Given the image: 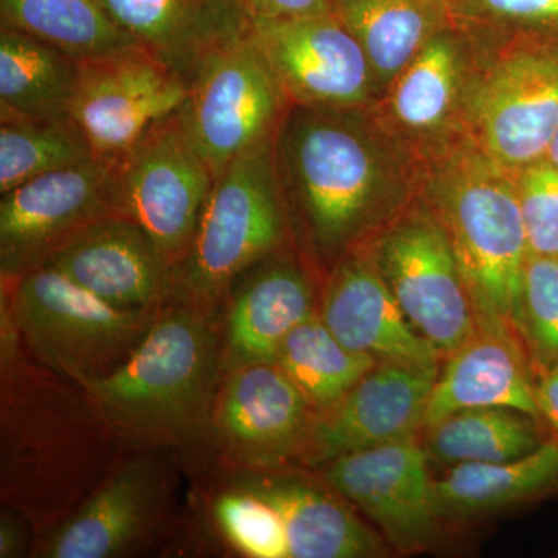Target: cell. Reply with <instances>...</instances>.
Here are the masks:
<instances>
[{
  "label": "cell",
  "instance_id": "7",
  "mask_svg": "<svg viewBox=\"0 0 558 558\" xmlns=\"http://www.w3.org/2000/svg\"><path fill=\"white\" fill-rule=\"evenodd\" d=\"M290 108L250 32L205 65L178 113L218 179L231 161L271 145Z\"/></svg>",
  "mask_w": 558,
  "mask_h": 558
},
{
  "label": "cell",
  "instance_id": "23",
  "mask_svg": "<svg viewBox=\"0 0 558 558\" xmlns=\"http://www.w3.org/2000/svg\"><path fill=\"white\" fill-rule=\"evenodd\" d=\"M236 487L266 499L277 509L288 535L289 558H369L387 546L366 526L339 492L317 486L303 476L241 473Z\"/></svg>",
  "mask_w": 558,
  "mask_h": 558
},
{
  "label": "cell",
  "instance_id": "38",
  "mask_svg": "<svg viewBox=\"0 0 558 558\" xmlns=\"http://www.w3.org/2000/svg\"><path fill=\"white\" fill-rule=\"evenodd\" d=\"M31 521L9 508L2 509L0 515V557L13 558L24 556L28 545ZM33 527V526H32Z\"/></svg>",
  "mask_w": 558,
  "mask_h": 558
},
{
  "label": "cell",
  "instance_id": "19",
  "mask_svg": "<svg viewBox=\"0 0 558 558\" xmlns=\"http://www.w3.org/2000/svg\"><path fill=\"white\" fill-rule=\"evenodd\" d=\"M319 318L341 344L357 354L440 369L442 355L410 325L371 256H344L333 267Z\"/></svg>",
  "mask_w": 558,
  "mask_h": 558
},
{
  "label": "cell",
  "instance_id": "18",
  "mask_svg": "<svg viewBox=\"0 0 558 558\" xmlns=\"http://www.w3.org/2000/svg\"><path fill=\"white\" fill-rule=\"evenodd\" d=\"M43 266L120 310H157L168 301L170 266L153 238L124 216L90 223Z\"/></svg>",
  "mask_w": 558,
  "mask_h": 558
},
{
  "label": "cell",
  "instance_id": "11",
  "mask_svg": "<svg viewBox=\"0 0 558 558\" xmlns=\"http://www.w3.org/2000/svg\"><path fill=\"white\" fill-rule=\"evenodd\" d=\"M170 494L167 465L156 454L120 457L68 519L39 532L33 553L44 558L131 556L167 520Z\"/></svg>",
  "mask_w": 558,
  "mask_h": 558
},
{
  "label": "cell",
  "instance_id": "30",
  "mask_svg": "<svg viewBox=\"0 0 558 558\" xmlns=\"http://www.w3.org/2000/svg\"><path fill=\"white\" fill-rule=\"evenodd\" d=\"M94 160L72 119L0 123V196L28 180Z\"/></svg>",
  "mask_w": 558,
  "mask_h": 558
},
{
  "label": "cell",
  "instance_id": "21",
  "mask_svg": "<svg viewBox=\"0 0 558 558\" xmlns=\"http://www.w3.org/2000/svg\"><path fill=\"white\" fill-rule=\"evenodd\" d=\"M226 333L220 347L222 371L277 362L293 329L314 314L306 274L288 259L260 260L231 289Z\"/></svg>",
  "mask_w": 558,
  "mask_h": 558
},
{
  "label": "cell",
  "instance_id": "10",
  "mask_svg": "<svg viewBox=\"0 0 558 558\" xmlns=\"http://www.w3.org/2000/svg\"><path fill=\"white\" fill-rule=\"evenodd\" d=\"M190 83L142 47L81 61L70 119L95 160L116 163L160 120L178 112Z\"/></svg>",
  "mask_w": 558,
  "mask_h": 558
},
{
  "label": "cell",
  "instance_id": "14",
  "mask_svg": "<svg viewBox=\"0 0 558 558\" xmlns=\"http://www.w3.org/2000/svg\"><path fill=\"white\" fill-rule=\"evenodd\" d=\"M323 476L402 553L432 548L440 519L428 453L416 438L354 451L323 465Z\"/></svg>",
  "mask_w": 558,
  "mask_h": 558
},
{
  "label": "cell",
  "instance_id": "12",
  "mask_svg": "<svg viewBox=\"0 0 558 558\" xmlns=\"http://www.w3.org/2000/svg\"><path fill=\"white\" fill-rule=\"evenodd\" d=\"M117 208L112 165L80 167L28 180L0 201V275L43 266L65 242Z\"/></svg>",
  "mask_w": 558,
  "mask_h": 558
},
{
  "label": "cell",
  "instance_id": "1",
  "mask_svg": "<svg viewBox=\"0 0 558 558\" xmlns=\"http://www.w3.org/2000/svg\"><path fill=\"white\" fill-rule=\"evenodd\" d=\"M0 495L36 532L68 519L120 459L119 435L78 381L2 325Z\"/></svg>",
  "mask_w": 558,
  "mask_h": 558
},
{
  "label": "cell",
  "instance_id": "27",
  "mask_svg": "<svg viewBox=\"0 0 558 558\" xmlns=\"http://www.w3.org/2000/svg\"><path fill=\"white\" fill-rule=\"evenodd\" d=\"M330 9L362 44L381 80L398 78L433 38L438 21L432 0H330Z\"/></svg>",
  "mask_w": 558,
  "mask_h": 558
},
{
  "label": "cell",
  "instance_id": "25",
  "mask_svg": "<svg viewBox=\"0 0 558 558\" xmlns=\"http://www.w3.org/2000/svg\"><path fill=\"white\" fill-rule=\"evenodd\" d=\"M81 61L0 27V123L70 119Z\"/></svg>",
  "mask_w": 558,
  "mask_h": 558
},
{
  "label": "cell",
  "instance_id": "15",
  "mask_svg": "<svg viewBox=\"0 0 558 558\" xmlns=\"http://www.w3.org/2000/svg\"><path fill=\"white\" fill-rule=\"evenodd\" d=\"M439 371L379 362L332 409L312 418L299 454L311 468L354 451L416 438Z\"/></svg>",
  "mask_w": 558,
  "mask_h": 558
},
{
  "label": "cell",
  "instance_id": "2",
  "mask_svg": "<svg viewBox=\"0 0 558 558\" xmlns=\"http://www.w3.org/2000/svg\"><path fill=\"white\" fill-rule=\"evenodd\" d=\"M220 371L207 315L167 301L131 357L83 387L120 440L143 449L179 444L209 427Z\"/></svg>",
  "mask_w": 558,
  "mask_h": 558
},
{
  "label": "cell",
  "instance_id": "4",
  "mask_svg": "<svg viewBox=\"0 0 558 558\" xmlns=\"http://www.w3.org/2000/svg\"><path fill=\"white\" fill-rule=\"evenodd\" d=\"M161 307L120 310L49 266L2 278V325L38 362L80 385L120 368Z\"/></svg>",
  "mask_w": 558,
  "mask_h": 558
},
{
  "label": "cell",
  "instance_id": "35",
  "mask_svg": "<svg viewBox=\"0 0 558 558\" xmlns=\"http://www.w3.org/2000/svg\"><path fill=\"white\" fill-rule=\"evenodd\" d=\"M240 3L252 24L296 20L332 11L330 0H240Z\"/></svg>",
  "mask_w": 558,
  "mask_h": 558
},
{
  "label": "cell",
  "instance_id": "20",
  "mask_svg": "<svg viewBox=\"0 0 558 558\" xmlns=\"http://www.w3.org/2000/svg\"><path fill=\"white\" fill-rule=\"evenodd\" d=\"M134 43L186 83L252 32L240 0H102Z\"/></svg>",
  "mask_w": 558,
  "mask_h": 558
},
{
  "label": "cell",
  "instance_id": "33",
  "mask_svg": "<svg viewBox=\"0 0 558 558\" xmlns=\"http://www.w3.org/2000/svg\"><path fill=\"white\" fill-rule=\"evenodd\" d=\"M517 189L529 253L558 258V168L535 161L523 168Z\"/></svg>",
  "mask_w": 558,
  "mask_h": 558
},
{
  "label": "cell",
  "instance_id": "32",
  "mask_svg": "<svg viewBox=\"0 0 558 558\" xmlns=\"http://www.w3.org/2000/svg\"><path fill=\"white\" fill-rule=\"evenodd\" d=\"M215 520L220 534L244 556L289 558L281 515L258 495L234 486L216 499Z\"/></svg>",
  "mask_w": 558,
  "mask_h": 558
},
{
  "label": "cell",
  "instance_id": "3",
  "mask_svg": "<svg viewBox=\"0 0 558 558\" xmlns=\"http://www.w3.org/2000/svg\"><path fill=\"white\" fill-rule=\"evenodd\" d=\"M349 112L292 106L274 142L284 207L325 259L347 252L379 204V157Z\"/></svg>",
  "mask_w": 558,
  "mask_h": 558
},
{
  "label": "cell",
  "instance_id": "28",
  "mask_svg": "<svg viewBox=\"0 0 558 558\" xmlns=\"http://www.w3.org/2000/svg\"><path fill=\"white\" fill-rule=\"evenodd\" d=\"M537 418L502 407L468 409L428 428V457L444 464H497L537 450Z\"/></svg>",
  "mask_w": 558,
  "mask_h": 558
},
{
  "label": "cell",
  "instance_id": "34",
  "mask_svg": "<svg viewBox=\"0 0 558 558\" xmlns=\"http://www.w3.org/2000/svg\"><path fill=\"white\" fill-rule=\"evenodd\" d=\"M524 336L539 359H558V258L529 255L523 279Z\"/></svg>",
  "mask_w": 558,
  "mask_h": 558
},
{
  "label": "cell",
  "instance_id": "31",
  "mask_svg": "<svg viewBox=\"0 0 558 558\" xmlns=\"http://www.w3.org/2000/svg\"><path fill=\"white\" fill-rule=\"evenodd\" d=\"M458 51L450 39L433 36L400 72L392 95L396 119L413 131H429L446 120L458 81Z\"/></svg>",
  "mask_w": 558,
  "mask_h": 558
},
{
  "label": "cell",
  "instance_id": "24",
  "mask_svg": "<svg viewBox=\"0 0 558 558\" xmlns=\"http://www.w3.org/2000/svg\"><path fill=\"white\" fill-rule=\"evenodd\" d=\"M440 519L468 520L558 495V440L497 464L453 465L433 483Z\"/></svg>",
  "mask_w": 558,
  "mask_h": 558
},
{
  "label": "cell",
  "instance_id": "36",
  "mask_svg": "<svg viewBox=\"0 0 558 558\" xmlns=\"http://www.w3.org/2000/svg\"><path fill=\"white\" fill-rule=\"evenodd\" d=\"M484 9L502 20L553 24L558 22V0H481Z\"/></svg>",
  "mask_w": 558,
  "mask_h": 558
},
{
  "label": "cell",
  "instance_id": "5",
  "mask_svg": "<svg viewBox=\"0 0 558 558\" xmlns=\"http://www.w3.org/2000/svg\"><path fill=\"white\" fill-rule=\"evenodd\" d=\"M284 233L271 143L231 161L216 179L189 252L171 269L168 300L208 314L245 271L278 252Z\"/></svg>",
  "mask_w": 558,
  "mask_h": 558
},
{
  "label": "cell",
  "instance_id": "9",
  "mask_svg": "<svg viewBox=\"0 0 558 558\" xmlns=\"http://www.w3.org/2000/svg\"><path fill=\"white\" fill-rule=\"evenodd\" d=\"M371 258L410 325L442 359L475 336L478 312L435 216L402 220L377 242Z\"/></svg>",
  "mask_w": 558,
  "mask_h": 558
},
{
  "label": "cell",
  "instance_id": "17",
  "mask_svg": "<svg viewBox=\"0 0 558 558\" xmlns=\"http://www.w3.org/2000/svg\"><path fill=\"white\" fill-rule=\"evenodd\" d=\"M475 116L484 148L499 167L542 160L558 128V58L521 53L499 62L476 95Z\"/></svg>",
  "mask_w": 558,
  "mask_h": 558
},
{
  "label": "cell",
  "instance_id": "26",
  "mask_svg": "<svg viewBox=\"0 0 558 558\" xmlns=\"http://www.w3.org/2000/svg\"><path fill=\"white\" fill-rule=\"evenodd\" d=\"M0 27L24 33L78 61L137 46L102 0H0Z\"/></svg>",
  "mask_w": 558,
  "mask_h": 558
},
{
  "label": "cell",
  "instance_id": "8",
  "mask_svg": "<svg viewBox=\"0 0 558 558\" xmlns=\"http://www.w3.org/2000/svg\"><path fill=\"white\" fill-rule=\"evenodd\" d=\"M117 208L153 238L170 269L189 252L216 178L179 113L112 163Z\"/></svg>",
  "mask_w": 558,
  "mask_h": 558
},
{
  "label": "cell",
  "instance_id": "6",
  "mask_svg": "<svg viewBox=\"0 0 558 558\" xmlns=\"http://www.w3.org/2000/svg\"><path fill=\"white\" fill-rule=\"evenodd\" d=\"M436 219L457 253L480 325L524 333L531 253L519 189L492 163L462 165L439 186Z\"/></svg>",
  "mask_w": 558,
  "mask_h": 558
},
{
  "label": "cell",
  "instance_id": "22",
  "mask_svg": "<svg viewBox=\"0 0 558 558\" xmlns=\"http://www.w3.org/2000/svg\"><path fill=\"white\" fill-rule=\"evenodd\" d=\"M520 333L481 326L472 339L447 355L429 396L424 428L468 409L502 407L542 418L534 379L519 343Z\"/></svg>",
  "mask_w": 558,
  "mask_h": 558
},
{
  "label": "cell",
  "instance_id": "37",
  "mask_svg": "<svg viewBox=\"0 0 558 558\" xmlns=\"http://www.w3.org/2000/svg\"><path fill=\"white\" fill-rule=\"evenodd\" d=\"M532 379L539 414L558 433V359H539Z\"/></svg>",
  "mask_w": 558,
  "mask_h": 558
},
{
  "label": "cell",
  "instance_id": "16",
  "mask_svg": "<svg viewBox=\"0 0 558 558\" xmlns=\"http://www.w3.org/2000/svg\"><path fill=\"white\" fill-rule=\"evenodd\" d=\"M312 409L277 362L227 371L209 427L220 449L255 470L299 454Z\"/></svg>",
  "mask_w": 558,
  "mask_h": 558
},
{
  "label": "cell",
  "instance_id": "29",
  "mask_svg": "<svg viewBox=\"0 0 558 558\" xmlns=\"http://www.w3.org/2000/svg\"><path fill=\"white\" fill-rule=\"evenodd\" d=\"M277 363L296 385L314 413H325L377 362L341 344L317 315L290 332Z\"/></svg>",
  "mask_w": 558,
  "mask_h": 558
},
{
  "label": "cell",
  "instance_id": "39",
  "mask_svg": "<svg viewBox=\"0 0 558 558\" xmlns=\"http://www.w3.org/2000/svg\"><path fill=\"white\" fill-rule=\"evenodd\" d=\"M546 156H548V161L554 165V167L558 168V128L556 131V134H554L553 142H550L548 153H546Z\"/></svg>",
  "mask_w": 558,
  "mask_h": 558
},
{
  "label": "cell",
  "instance_id": "13",
  "mask_svg": "<svg viewBox=\"0 0 558 558\" xmlns=\"http://www.w3.org/2000/svg\"><path fill=\"white\" fill-rule=\"evenodd\" d=\"M252 35L290 105L355 110L368 102L376 76L368 54L332 11L256 22Z\"/></svg>",
  "mask_w": 558,
  "mask_h": 558
}]
</instances>
